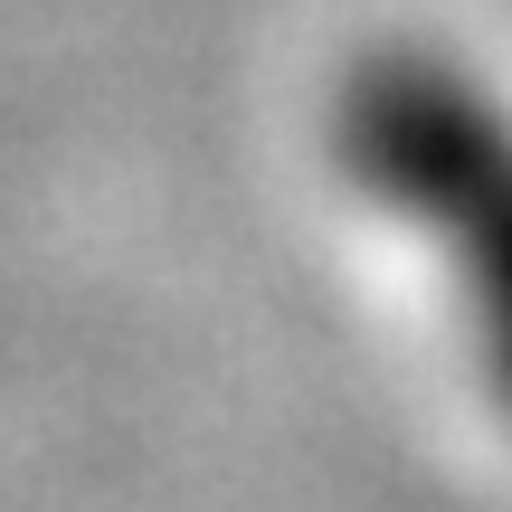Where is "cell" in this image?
I'll return each instance as SVG.
<instances>
[{"label":"cell","mask_w":512,"mask_h":512,"mask_svg":"<svg viewBox=\"0 0 512 512\" xmlns=\"http://www.w3.org/2000/svg\"><path fill=\"white\" fill-rule=\"evenodd\" d=\"M342 162L361 171L370 200L437 228L484 332V370L512 399V114L465 86V67L389 48L342 95Z\"/></svg>","instance_id":"1"}]
</instances>
